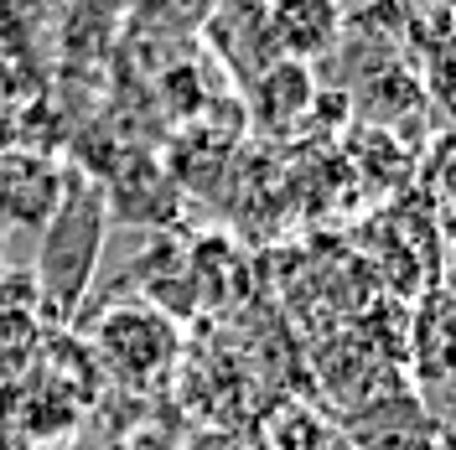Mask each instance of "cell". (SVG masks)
<instances>
[{
  "label": "cell",
  "mask_w": 456,
  "mask_h": 450,
  "mask_svg": "<svg viewBox=\"0 0 456 450\" xmlns=\"http://www.w3.org/2000/svg\"><path fill=\"white\" fill-rule=\"evenodd\" d=\"M104 228H110V202L94 181H73L62 187L57 213L42 228V249H37V269H31V290H37V306H47L53 316L84 301L88 280H94V264L104 253Z\"/></svg>",
  "instance_id": "cell-1"
},
{
  "label": "cell",
  "mask_w": 456,
  "mask_h": 450,
  "mask_svg": "<svg viewBox=\"0 0 456 450\" xmlns=\"http://www.w3.org/2000/svg\"><path fill=\"white\" fill-rule=\"evenodd\" d=\"M99 358L130 378V383H151L161 378L176 358V332L161 310H145V306H130V310H110L104 326H99Z\"/></svg>",
  "instance_id": "cell-2"
},
{
  "label": "cell",
  "mask_w": 456,
  "mask_h": 450,
  "mask_svg": "<svg viewBox=\"0 0 456 450\" xmlns=\"http://www.w3.org/2000/svg\"><path fill=\"white\" fill-rule=\"evenodd\" d=\"M62 187H68V176L53 161H42L31 150H5L0 156V223L47 228V218L62 202Z\"/></svg>",
  "instance_id": "cell-3"
},
{
  "label": "cell",
  "mask_w": 456,
  "mask_h": 450,
  "mask_svg": "<svg viewBox=\"0 0 456 450\" xmlns=\"http://www.w3.org/2000/svg\"><path fill=\"white\" fill-rule=\"evenodd\" d=\"M265 11H270L265 16L270 47H275V57H290V62L312 68L316 57H327L342 36L338 0H270Z\"/></svg>",
  "instance_id": "cell-4"
},
{
  "label": "cell",
  "mask_w": 456,
  "mask_h": 450,
  "mask_svg": "<svg viewBox=\"0 0 456 450\" xmlns=\"http://www.w3.org/2000/svg\"><path fill=\"white\" fill-rule=\"evenodd\" d=\"M316 104V78L306 62H290V57H275L265 73H255V88H249V109H255L259 130H290L301 125Z\"/></svg>",
  "instance_id": "cell-5"
},
{
  "label": "cell",
  "mask_w": 456,
  "mask_h": 450,
  "mask_svg": "<svg viewBox=\"0 0 456 450\" xmlns=\"http://www.w3.org/2000/svg\"><path fill=\"white\" fill-rule=\"evenodd\" d=\"M259 5H270V0H259Z\"/></svg>",
  "instance_id": "cell-6"
}]
</instances>
